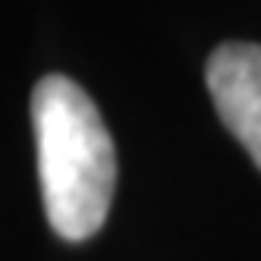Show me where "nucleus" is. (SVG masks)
I'll use <instances>...</instances> for the list:
<instances>
[{"label":"nucleus","instance_id":"f257e3e1","mask_svg":"<svg viewBox=\"0 0 261 261\" xmlns=\"http://www.w3.org/2000/svg\"><path fill=\"white\" fill-rule=\"evenodd\" d=\"M44 214L57 236L82 242L104 227L117 189V154L101 110L66 76H44L32 91Z\"/></svg>","mask_w":261,"mask_h":261},{"label":"nucleus","instance_id":"f03ea898","mask_svg":"<svg viewBox=\"0 0 261 261\" xmlns=\"http://www.w3.org/2000/svg\"><path fill=\"white\" fill-rule=\"evenodd\" d=\"M204 82L217 117L261 170V44H220L208 57Z\"/></svg>","mask_w":261,"mask_h":261}]
</instances>
